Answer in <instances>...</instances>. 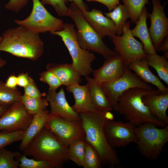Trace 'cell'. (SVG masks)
Segmentation results:
<instances>
[{
    "instance_id": "28",
    "label": "cell",
    "mask_w": 168,
    "mask_h": 168,
    "mask_svg": "<svg viewBox=\"0 0 168 168\" xmlns=\"http://www.w3.org/2000/svg\"><path fill=\"white\" fill-rule=\"evenodd\" d=\"M20 101L27 112L32 115L41 110L46 109L49 105L46 98L30 97L24 95L21 96Z\"/></svg>"
},
{
    "instance_id": "16",
    "label": "cell",
    "mask_w": 168,
    "mask_h": 168,
    "mask_svg": "<svg viewBox=\"0 0 168 168\" xmlns=\"http://www.w3.org/2000/svg\"><path fill=\"white\" fill-rule=\"evenodd\" d=\"M126 67L119 55L109 57L100 68L93 70V78L101 85L115 80L123 75Z\"/></svg>"
},
{
    "instance_id": "34",
    "label": "cell",
    "mask_w": 168,
    "mask_h": 168,
    "mask_svg": "<svg viewBox=\"0 0 168 168\" xmlns=\"http://www.w3.org/2000/svg\"><path fill=\"white\" fill-rule=\"evenodd\" d=\"M17 157L20 162L19 167L21 168H53L46 161L28 158L23 154Z\"/></svg>"
},
{
    "instance_id": "35",
    "label": "cell",
    "mask_w": 168,
    "mask_h": 168,
    "mask_svg": "<svg viewBox=\"0 0 168 168\" xmlns=\"http://www.w3.org/2000/svg\"><path fill=\"white\" fill-rule=\"evenodd\" d=\"M40 80L47 83L49 86V90L56 91L63 84L59 79L52 72L46 70L40 75Z\"/></svg>"
},
{
    "instance_id": "13",
    "label": "cell",
    "mask_w": 168,
    "mask_h": 168,
    "mask_svg": "<svg viewBox=\"0 0 168 168\" xmlns=\"http://www.w3.org/2000/svg\"><path fill=\"white\" fill-rule=\"evenodd\" d=\"M33 117L27 112L21 101L16 102L9 106L0 117V131L26 130Z\"/></svg>"
},
{
    "instance_id": "5",
    "label": "cell",
    "mask_w": 168,
    "mask_h": 168,
    "mask_svg": "<svg viewBox=\"0 0 168 168\" xmlns=\"http://www.w3.org/2000/svg\"><path fill=\"white\" fill-rule=\"evenodd\" d=\"M68 8V16L73 20L77 28L76 37L82 48L99 54L105 59L119 55L106 45L74 3L72 2Z\"/></svg>"
},
{
    "instance_id": "22",
    "label": "cell",
    "mask_w": 168,
    "mask_h": 168,
    "mask_svg": "<svg viewBox=\"0 0 168 168\" xmlns=\"http://www.w3.org/2000/svg\"><path fill=\"white\" fill-rule=\"evenodd\" d=\"M148 12L145 6L135 27L130 30L132 35L139 38L143 45V49L147 54L156 53L152 42L147 27V21Z\"/></svg>"
},
{
    "instance_id": "9",
    "label": "cell",
    "mask_w": 168,
    "mask_h": 168,
    "mask_svg": "<svg viewBox=\"0 0 168 168\" xmlns=\"http://www.w3.org/2000/svg\"><path fill=\"white\" fill-rule=\"evenodd\" d=\"M130 23L129 21L126 22L121 36L115 35L111 38L114 51L127 67L134 61L145 58L147 54L144 50L142 43L131 34Z\"/></svg>"
},
{
    "instance_id": "37",
    "label": "cell",
    "mask_w": 168,
    "mask_h": 168,
    "mask_svg": "<svg viewBox=\"0 0 168 168\" xmlns=\"http://www.w3.org/2000/svg\"><path fill=\"white\" fill-rule=\"evenodd\" d=\"M24 95L31 97L42 98L45 96L40 92L33 79L31 77L28 84L24 88Z\"/></svg>"
},
{
    "instance_id": "10",
    "label": "cell",
    "mask_w": 168,
    "mask_h": 168,
    "mask_svg": "<svg viewBox=\"0 0 168 168\" xmlns=\"http://www.w3.org/2000/svg\"><path fill=\"white\" fill-rule=\"evenodd\" d=\"M113 109L116 110L119 97L125 91L133 88L152 90L151 86L141 80L127 67L123 75L117 79L101 84Z\"/></svg>"
},
{
    "instance_id": "40",
    "label": "cell",
    "mask_w": 168,
    "mask_h": 168,
    "mask_svg": "<svg viewBox=\"0 0 168 168\" xmlns=\"http://www.w3.org/2000/svg\"><path fill=\"white\" fill-rule=\"evenodd\" d=\"M17 77V86L23 88L28 84L31 77L26 73H20Z\"/></svg>"
},
{
    "instance_id": "24",
    "label": "cell",
    "mask_w": 168,
    "mask_h": 168,
    "mask_svg": "<svg viewBox=\"0 0 168 168\" xmlns=\"http://www.w3.org/2000/svg\"><path fill=\"white\" fill-rule=\"evenodd\" d=\"M50 113L45 109L33 115L32 119L26 130L25 133L19 146V149L22 151L31 140L45 126Z\"/></svg>"
},
{
    "instance_id": "36",
    "label": "cell",
    "mask_w": 168,
    "mask_h": 168,
    "mask_svg": "<svg viewBox=\"0 0 168 168\" xmlns=\"http://www.w3.org/2000/svg\"><path fill=\"white\" fill-rule=\"evenodd\" d=\"M43 4H49L52 6L58 15L60 16H68L69 8L66 5L65 0H40Z\"/></svg>"
},
{
    "instance_id": "6",
    "label": "cell",
    "mask_w": 168,
    "mask_h": 168,
    "mask_svg": "<svg viewBox=\"0 0 168 168\" xmlns=\"http://www.w3.org/2000/svg\"><path fill=\"white\" fill-rule=\"evenodd\" d=\"M150 122L144 123L135 128L136 144L139 152L151 160L159 156L168 141V125L159 128Z\"/></svg>"
},
{
    "instance_id": "19",
    "label": "cell",
    "mask_w": 168,
    "mask_h": 168,
    "mask_svg": "<svg viewBox=\"0 0 168 168\" xmlns=\"http://www.w3.org/2000/svg\"><path fill=\"white\" fill-rule=\"evenodd\" d=\"M66 90L73 94L75 103L72 107L78 114L96 110L91 101L87 83L83 86L77 84L66 86Z\"/></svg>"
},
{
    "instance_id": "14",
    "label": "cell",
    "mask_w": 168,
    "mask_h": 168,
    "mask_svg": "<svg viewBox=\"0 0 168 168\" xmlns=\"http://www.w3.org/2000/svg\"><path fill=\"white\" fill-rule=\"evenodd\" d=\"M153 5L151 13H148L151 20V26L148 28L153 46L157 50L161 44L168 35V18L164 11L160 0H151Z\"/></svg>"
},
{
    "instance_id": "4",
    "label": "cell",
    "mask_w": 168,
    "mask_h": 168,
    "mask_svg": "<svg viewBox=\"0 0 168 168\" xmlns=\"http://www.w3.org/2000/svg\"><path fill=\"white\" fill-rule=\"evenodd\" d=\"M160 94L157 89L134 88L124 92L119 98L115 111L124 115L136 126L144 123H152L157 126L167 124L152 115L142 101L144 96Z\"/></svg>"
},
{
    "instance_id": "25",
    "label": "cell",
    "mask_w": 168,
    "mask_h": 168,
    "mask_svg": "<svg viewBox=\"0 0 168 168\" xmlns=\"http://www.w3.org/2000/svg\"><path fill=\"white\" fill-rule=\"evenodd\" d=\"M103 14L114 23L116 35H120L122 34L126 21L130 18L129 12L125 6L120 4L112 11Z\"/></svg>"
},
{
    "instance_id": "11",
    "label": "cell",
    "mask_w": 168,
    "mask_h": 168,
    "mask_svg": "<svg viewBox=\"0 0 168 168\" xmlns=\"http://www.w3.org/2000/svg\"><path fill=\"white\" fill-rule=\"evenodd\" d=\"M44 127L68 147L76 140L85 139L81 120L79 122L71 121L49 113Z\"/></svg>"
},
{
    "instance_id": "27",
    "label": "cell",
    "mask_w": 168,
    "mask_h": 168,
    "mask_svg": "<svg viewBox=\"0 0 168 168\" xmlns=\"http://www.w3.org/2000/svg\"><path fill=\"white\" fill-rule=\"evenodd\" d=\"M85 142V139H79L72 142L68 146V159L78 166H83Z\"/></svg>"
},
{
    "instance_id": "7",
    "label": "cell",
    "mask_w": 168,
    "mask_h": 168,
    "mask_svg": "<svg viewBox=\"0 0 168 168\" xmlns=\"http://www.w3.org/2000/svg\"><path fill=\"white\" fill-rule=\"evenodd\" d=\"M50 33L60 37L71 56L72 64L81 76L85 77L92 73L93 70L91 67V63L96 57L93 53L80 46L73 24L64 23L62 30Z\"/></svg>"
},
{
    "instance_id": "26",
    "label": "cell",
    "mask_w": 168,
    "mask_h": 168,
    "mask_svg": "<svg viewBox=\"0 0 168 168\" xmlns=\"http://www.w3.org/2000/svg\"><path fill=\"white\" fill-rule=\"evenodd\" d=\"M148 66L155 69L160 79L168 84V61L164 55L147 54L145 58Z\"/></svg>"
},
{
    "instance_id": "12",
    "label": "cell",
    "mask_w": 168,
    "mask_h": 168,
    "mask_svg": "<svg viewBox=\"0 0 168 168\" xmlns=\"http://www.w3.org/2000/svg\"><path fill=\"white\" fill-rule=\"evenodd\" d=\"M135 127L129 121L124 122L107 120L105 125L104 132L108 143L114 148L124 147L132 143H136Z\"/></svg>"
},
{
    "instance_id": "15",
    "label": "cell",
    "mask_w": 168,
    "mask_h": 168,
    "mask_svg": "<svg viewBox=\"0 0 168 168\" xmlns=\"http://www.w3.org/2000/svg\"><path fill=\"white\" fill-rule=\"evenodd\" d=\"M46 99L50 106V114L71 121H81L79 114L68 103L63 88L58 92L49 90Z\"/></svg>"
},
{
    "instance_id": "44",
    "label": "cell",
    "mask_w": 168,
    "mask_h": 168,
    "mask_svg": "<svg viewBox=\"0 0 168 168\" xmlns=\"http://www.w3.org/2000/svg\"><path fill=\"white\" fill-rule=\"evenodd\" d=\"M9 106H0V117L3 114Z\"/></svg>"
},
{
    "instance_id": "38",
    "label": "cell",
    "mask_w": 168,
    "mask_h": 168,
    "mask_svg": "<svg viewBox=\"0 0 168 168\" xmlns=\"http://www.w3.org/2000/svg\"><path fill=\"white\" fill-rule=\"evenodd\" d=\"M28 0H10L5 5L6 9L16 12L20 11L27 4Z\"/></svg>"
},
{
    "instance_id": "32",
    "label": "cell",
    "mask_w": 168,
    "mask_h": 168,
    "mask_svg": "<svg viewBox=\"0 0 168 168\" xmlns=\"http://www.w3.org/2000/svg\"><path fill=\"white\" fill-rule=\"evenodd\" d=\"M21 154L18 152H13L5 148L0 150V168H17L20 162L14 160Z\"/></svg>"
},
{
    "instance_id": "42",
    "label": "cell",
    "mask_w": 168,
    "mask_h": 168,
    "mask_svg": "<svg viewBox=\"0 0 168 168\" xmlns=\"http://www.w3.org/2000/svg\"><path fill=\"white\" fill-rule=\"evenodd\" d=\"M157 51L163 52L165 57L168 58V35L165 37Z\"/></svg>"
},
{
    "instance_id": "29",
    "label": "cell",
    "mask_w": 168,
    "mask_h": 168,
    "mask_svg": "<svg viewBox=\"0 0 168 168\" xmlns=\"http://www.w3.org/2000/svg\"><path fill=\"white\" fill-rule=\"evenodd\" d=\"M22 95L17 88L12 89L7 87L5 82L0 79V106H9L20 101Z\"/></svg>"
},
{
    "instance_id": "8",
    "label": "cell",
    "mask_w": 168,
    "mask_h": 168,
    "mask_svg": "<svg viewBox=\"0 0 168 168\" xmlns=\"http://www.w3.org/2000/svg\"><path fill=\"white\" fill-rule=\"evenodd\" d=\"M32 9L29 15L23 20L15 19V24L39 34L63 29L64 23L61 19L50 13L40 0H32Z\"/></svg>"
},
{
    "instance_id": "18",
    "label": "cell",
    "mask_w": 168,
    "mask_h": 168,
    "mask_svg": "<svg viewBox=\"0 0 168 168\" xmlns=\"http://www.w3.org/2000/svg\"><path fill=\"white\" fill-rule=\"evenodd\" d=\"M47 70L53 72L63 85L68 86L79 84L82 82V76L72 63L58 64L50 63L46 65Z\"/></svg>"
},
{
    "instance_id": "23",
    "label": "cell",
    "mask_w": 168,
    "mask_h": 168,
    "mask_svg": "<svg viewBox=\"0 0 168 168\" xmlns=\"http://www.w3.org/2000/svg\"><path fill=\"white\" fill-rule=\"evenodd\" d=\"M88 86L92 102L96 110L103 111H111L113 109L101 86L93 78L85 77Z\"/></svg>"
},
{
    "instance_id": "45",
    "label": "cell",
    "mask_w": 168,
    "mask_h": 168,
    "mask_svg": "<svg viewBox=\"0 0 168 168\" xmlns=\"http://www.w3.org/2000/svg\"><path fill=\"white\" fill-rule=\"evenodd\" d=\"M6 61L0 57V69L6 64Z\"/></svg>"
},
{
    "instance_id": "1",
    "label": "cell",
    "mask_w": 168,
    "mask_h": 168,
    "mask_svg": "<svg viewBox=\"0 0 168 168\" xmlns=\"http://www.w3.org/2000/svg\"><path fill=\"white\" fill-rule=\"evenodd\" d=\"M97 110L79 114L85 134V139L96 150L101 164L111 167L120 163L116 151L108 143L104 132V127L108 120L105 112Z\"/></svg>"
},
{
    "instance_id": "2",
    "label": "cell",
    "mask_w": 168,
    "mask_h": 168,
    "mask_svg": "<svg viewBox=\"0 0 168 168\" xmlns=\"http://www.w3.org/2000/svg\"><path fill=\"white\" fill-rule=\"evenodd\" d=\"M19 26L8 29L2 34L0 51L33 61L37 60L44 52L43 41L39 34Z\"/></svg>"
},
{
    "instance_id": "3",
    "label": "cell",
    "mask_w": 168,
    "mask_h": 168,
    "mask_svg": "<svg viewBox=\"0 0 168 168\" xmlns=\"http://www.w3.org/2000/svg\"><path fill=\"white\" fill-rule=\"evenodd\" d=\"M22 151L26 156L48 162L53 168H62L69 160L68 147L45 127Z\"/></svg>"
},
{
    "instance_id": "31",
    "label": "cell",
    "mask_w": 168,
    "mask_h": 168,
    "mask_svg": "<svg viewBox=\"0 0 168 168\" xmlns=\"http://www.w3.org/2000/svg\"><path fill=\"white\" fill-rule=\"evenodd\" d=\"M101 164L97 152L90 143L86 140L82 167L84 168H100Z\"/></svg>"
},
{
    "instance_id": "43",
    "label": "cell",
    "mask_w": 168,
    "mask_h": 168,
    "mask_svg": "<svg viewBox=\"0 0 168 168\" xmlns=\"http://www.w3.org/2000/svg\"><path fill=\"white\" fill-rule=\"evenodd\" d=\"M66 1H71L74 3L82 12L88 10V8L83 0H65Z\"/></svg>"
},
{
    "instance_id": "20",
    "label": "cell",
    "mask_w": 168,
    "mask_h": 168,
    "mask_svg": "<svg viewBox=\"0 0 168 168\" xmlns=\"http://www.w3.org/2000/svg\"><path fill=\"white\" fill-rule=\"evenodd\" d=\"M142 101L151 114L168 124V93L147 95L142 97Z\"/></svg>"
},
{
    "instance_id": "46",
    "label": "cell",
    "mask_w": 168,
    "mask_h": 168,
    "mask_svg": "<svg viewBox=\"0 0 168 168\" xmlns=\"http://www.w3.org/2000/svg\"><path fill=\"white\" fill-rule=\"evenodd\" d=\"M2 35H0V42H1V40H2Z\"/></svg>"
},
{
    "instance_id": "21",
    "label": "cell",
    "mask_w": 168,
    "mask_h": 168,
    "mask_svg": "<svg viewBox=\"0 0 168 168\" xmlns=\"http://www.w3.org/2000/svg\"><path fill=\"white\" fill-rule=\"evenodd\" d=\"M145 58L134 61L128 66L129 69L143 82L155 86L160 94L168 93V89L149 68Z\"/></svg>"
},
{
    "instance_id": "33",
    "label": "cell",
    "mask_w": 168,
    "mask_h": 168,
    "mask_svg": "<svg viewBox=\"0 0 168 168\" xmlns=\"http://www.w3.org/2000/svg\"><path fill=\"white\" fill-rule=\"evenodd\" d=\"M26 130L13 132L0 131V150L15 142L21 141Z\"/></svg>"
},
{
    "instance_id": "39",
    "label": "cell",
    "mask_w": 168,
    "mask_h": 168,
    "mask_svg": "<svg viewBox=\"0 0 168 168\" xmlns=\"http://www.w3.org/2000/svg\"><path fill=\"white\" fill-rule=\"evenodd\" d=\"M88 2H96L105 5L109 12L113 10L117 5L120 4L119 0H85Z\"/></svg>"
},
{
    "instance_id": "17",
    "label": "cell",
    "mask_w": 168,
    "mask_h": 168,
    "mask_svg": "<svg viewBox=\"0 0 168 168\" xmlns=\"http://www.w3.org/2000/svg\"><path fill=\"white\" fill-rule=\"evenodd\" d=\"M82 12L85 19L102 39L107 36L111 38L116 35L114 23L110 18L104 16L101 10L93 9L90 11Z\"/></svg>"
},
{
    "instance_id": "41",
    "label": "cell",
    "mask_w": 168,
    "mask_h": 168,
    "mask_svg": "<svg viewBox=\"0 0 168 168\" xmlns=\"http://www.w3.org/2000/svg\"><path fill=\"white\" fill-rule=\"evenodd\" d=\"M5 86L7 87L12 89H17V77L14 74L9 76L5 82Z\"/></svg>"
},
{
    "instance_id": "30",
    "label": "cell",
    "mask_w": 168,
    "mask_h": 168,
    "mask_svg": "<svg viewBox=\"0 0 168 168\" xmlns=\"http://www.w3.org/2000/svg\"><path fill=\"white\" fill-rule=\"evenodd\" d=\"M128 11L131 21L136 24L146 4L149 3L148 0H121Z\"/></svg>"
}]
</instances>
